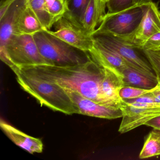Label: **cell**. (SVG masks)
<instances>
[{
    "instance_id": "6da1fadb",
    "label": "cell",
    "mask_w": 160,
    "mask_h": 160,
    "mask_svg": "<svg viewBox=\"0 0 160 160\" xmlns=\"http://www.w3.org/2000/svg\"><path fill=\"white\" fill-rule=\"evenodd\" d=\"M19 69L22 72L56 83L63 88L75 91L98 103L119 108L104 95L102 87L104 68L92 59L84 64L73 66L43 65Z\"/></svg>"
},
{
    "instance_id": "7a4b0ae2",
    "label": "cell",
    "mask_w": 160,
    "mask_h": 160,
    "mask_svg": "<svg viewBox=\"0 0 160 160\" xmlns=\"http://www.w3.org/2000/svg\"><path fill=\"white\" fill-rule=\"evenodd\" d=\"M12 70L20 87L37 100L41 105L67 115L78 114L77 106L59 85L22 72L17 67Z\"/></svg>"
},
{
    "instance_id": "3957f363",
    "label": "cell",
    "mask_w": 160,
    "mask_h": 160,
    "mask_svg": "<svg viewBox=\"0 0 160 160\" xmlns=\"http://www.w3.org/2000/svg\"><path fill=\"white\" fill-rule=\"evenodd\" d=\"M33 37L41 55L50 65L73 66L92 59L89 52L69 44L49 33L47 30L35 33Z\"/></svg>"
},
{
    "instance_id": "277c9868",
    "label": "cell",
    "mask_w": 160,
    "mask_h": 160,
    "mask_svg": "<svg viewBox=\"0 0 160 160\" xmlns=\"http://www.w3.org/2000/svg\"><path fill=\"white\" fill-rule=\"evenodd\" d=\"M1 60L11 69L16 66L19 69L50 63L41 55L32 35L12 36L0 54Z\"/></svg>"
},
{
    "instance_id": "5b68a950",
    "label": "cell",
    "mask_w": 160,
    "mask_h": 160,
    "mask_svg": "<svg viewBox=\"0 0 160 160\" xmlns=\"http://www.w3.org/2000/svg\"><path fill=\"white\" fill-rule=\"evenodd\" d=\"M143 13V5L133 6L117 12L107 13L92 33L107 34L119 39L125 38L137 28Z\"/></svg>"
},
{
    "instance_id": "8992f818",
    "label": "cell",
    "mask_w": 160,
    "mask_h": 160,
    "mask_svg": "<svg viewBox=\"0 0 160 160\" xmlns=\"http://www.w3.org/2000/svg\"><path fill=\"white\" fill-rule=\"evenodd\" d=\"M49 33L80 50L89 52L93 45L92 33L82 23L67 12L53 25Z\"/></svg>"
},
{
    "instance_id": "52a82bcc",
    "label": "cell",
    "mask_w": 160,
    "mask_h": 160,
    "mask_svg": "<svg viewBox=\"0 0 160 160\" xmlns=\"http://www.w3.org/2000/svg\"><path fill=\"white\" fill-rule=\"evenodd\" d=\"M143 6V17L137 28L131 35L120 39L139 50L150 37L160 32V11L157 4L152 2Z\"/></svg>"
},
{
    "instance_id": "ba28073f",
    "label": "cell",
    "mask_w": 160,
    "mask_h": 160,
    "mask_svg": "<svg viewBox=\"0 0 160 160\" xmlns=\"http://www.w3.org/2000/svg\"><path fill=\"white\" fill-rule=\"evenodd\" d=\"M92 38L118 53L131 67L152 76H156L149 62L132 47L119 38L107 34L92 33Z\"/></svg>"
},
{
    "instance_id": "9c48e42d",
    "label": "cell",
    "mask_w": 160,
    "mask_h": 160,
    "mask_svg": "<svg viewBox=\"0 0 160 160\" xmlns=\"http://www.w3.org/2000/svg\"><path fill=\"white\" fill-rule=\"evenodd\" d=\"M122 112V120L118 132L124 133L132 131L155 117L160 115V107L146 108L128 104L122 99L120 107Z\"/></svg>"
},
{
    "instance_id": "30bf717a",
    "label": "cell",
    "mask_w": 160,
    "mask_h": 160,
    "mask_svg": "<svg viewBox=\"0 0 160 160\" xmlns=\"http://www.w3.org/2000/svg\"><path fill=\"white\" fill-rule=\"evenodd\" d=\"M72 102L77 106L78 114L107 119L122 118L120 108L110 107L98 103L84 97L75 91L64 88Z\"/></svg>"
},
{
    "instance_id": "8fae6325",
    "label": "cell",
    "mask_w": 160,
    "mask_h": 160,
    "mask_svg": "<svg viewBox=\"0 0 160 160\" xmlns=\"http://www.w3.org/2000/svg\"><path fill=\"white\" fill-rule=\"evenodd\" d=\"M27 3L28 0H16L0 18V54L5 51L7 43L13 36L18 18Z\"/></svg>"
},
{
    "instance_id": "7c38bea8",
    "label": "cell",
    "mask_w": 160,
    "mask_h": 160,
    "mask_svg": "<svg viewBox=\"0 0 160 160\" xmlns=\"http://www.w3.org/2000/svg\"><path fill=\"white\" fill-rule=\"evenodd\" d=\"M103 68L104 76L102 85L103 93L110 102L120 108L122 100L120 96V92L125 86L123 76L118 69Z\"/></svg>"
},
{
    "instance_id": "4fadbf2b",
    "label": "cell",
    "mask_w": 160,
    "mask_h": 160,
    "mask_svg": "<svg viewBox=\"0 0 160 160\" xmlns=\"http://www.w3.org/2000/svg\"><path fill=\"white\" fill-rule=\"evenodd\" d=\"M0 127L14 143L29 153L33 154L42 152L43 145L40 138L28 135L2 119L0 121Z\"/></svg>"
},
{
    "instance_id": "5bb4252c",
    "label": "cell",
    "mask_w": 160,
    "mask_h": 160,
    "mask_svg": "<svg viewBox=\"0 0 160 160\" xmlns=\"http://www.w3.org/2000/svg\"><path fill=\"white\" fill-rule=\"evenodd\" d=\"M92 38V48L89 52L93 60L103 67L114 68L120 71L127 65V62L118 53ZM130 66V65H129Z\"/></svg>"
},
{
    "instance_id": "9a60e30c",
    "label": "cell",
    "mask_w": 160,
    "mask_h": 160,
    "mask_svg": "<svg viewBox=\"0 0 160 160\" xmlns=\"http://www.w3.org/2000/svg\"><path fill=\"white\" fill-rule=\"evenodd\" d=\"M44 30L45 29L29 5L28 1L27 5L18 18L14 35H33Z\"/></svg>"
},
{
    "instance_id": "2e32d148",
    "label": "cell",
    "mask_w": 160,
    "mask_h": 160,
    "mask_svg": "<svg viewBox=\"0 0 160 160\" xmlns=\"http://www.w3.org/2000/svg\"><path fill=\"white\" fill-rule=\"evenodd\" d=\"M123 76L125 86H132L151 89L158 84L156 76H152L138 71L129 65L121 71Z\"/></svg>"
},
{
    "instance_id": "e0dca14e",
    "label": "cell",
    "mask_w": 160,
    "mask_h": 160,
    "mask_svg": "<svg viewBox=\"0 0 160 160\" xmlns=\"http://www.w3.org/2000/svg\"><path fill=\"white\" fill-rule=\"evenodd\" d=\"M107 3L104 0H90L84 14L82 23L92 34L98 28L106 14Z\"/></svg>"
},
{
    "instance_id": "ac0fdd59",
    "label": "cell",
    "mask_w": 160,
    "mask_h": 160,
    "mask_svg": "<svg viewBox=\"0 0 160 160\" xmlns=\"http://www.w3.org/2000/svg\"><path fill=\"white\" fill-rule=\"evenodd\" d=\"M29 5L34 12L45 30H50L58 18L49 12L45 0H28Z\"/></svg>"
},
{
    "instance_id": "d6986e66",
    "label": "cell",
    "mask_w": 160,
    "mask_h": 160,
    "mask_svg": "<svg viewBox=\"0 0 160 160\" xmlns=\"http://www.w3.org/2000/svg\"><path fill=\"white\" fill-rule=\"evenodd\" d=\"M160 155V131L153 129L146 138L139 153L140 159Z\"/></svg>"
},
{
    "instance_id": "ffe728a7",
    "label": "cell",
    "mask_w": 160,
    "mask_h": 160,
    "mask_svg": "<svg viewBox=\"0 0 160 160\" xmlns=\"http://www.w3.org/2000/svg\"><path fill=\"white\" fill-rule=\"evenodd\" d=\"M90 0H70L68 9L71 14L82 23L84 14Z\"/></svg>"
},
{
    "instance_id": "44dd1931",
    "label": "cell",
    "mask_w": 160,
    "mask_h": 160,
    "mask_svg": "<svg viewBox=\"0 0 160 160\" xmlns=\"http://www.w3.org/2000/svg\"><path fill=\"white\" fill-rule=\"evenodd\" d=\"M152 89H147L132 86H124L120 92V96L123 100L135 99L150 92Z\"/></svg>"
},
{
    "instance_id": "7402d4cb",
    "label": "cell",
    "mask_w": 160,
    "mask_h": 160,
    "mask_svg": "<svg viewBox=\"0 0 160 160\" xmlns=\"http://www.w3.org/2000/svg\"><path fill=\"white\" fill-rule=\"evenodd\" d=\"M107 13L117 12L134 6V0H108L107 3Z\"/></svg>"
},
{
    "instance_id": "603a6c76",
    "label": "cell",
    "mask_w": 160,
    "mask_h": 160,
    "mask_svg": "<svg viewBox=\"0 0 160 160\" xmlns=\"http://www.w3.org/2000/svg\"><path fill=\"white\" fill-rule=\"evenodd\" d=\"M142 51L156 75L158 81H160V53L150 50Z\"/></svg>"
},
{
    "instance_id": "cb8c5ba5",
    "label": "cell",
    "mask_w": 160,
    "mask_h": 160,
    "mask_svg": "<svg viewBox=\"0 0 160 160\" xmlns=\"http://www.w3.org/2000/svg\"><path fill=\"white\" fill-rule=\"evenodd\" d=\"M69 11L68 3L64 0H56L49 9L50 13L59 19Z\"/></svg>"
},
{
    "instance_id": "d4e9b609",
    "label": "cell",
    "mask_w": 160,
    "mask_h": 160,
    "mask_svg": "<svg viewBox=\"0 0 160 160\" xmlns=\"http://www.w3.org/2000/svg\"><path fill=\"white\" fill-rule=\"evenodd\" d=\"M160 51V32L152 36L144 44L141 50Z\"/></svg>"
},
{
    "instance_id": "484cf974",
    "label": "cell",
    "mask_w": 160,
    "mask_h": 160,
    "mask_svg": "<svg viewBox=\"0 0 160 160\" xmlns=\"http://www.w3.org/2000/svg\"><path fill=\"white\" fill-rule=\"evenodd\" d=\"M16 0H5V1L2 2L0 6V18H2L8 9Z\"/></svg>"
},
{
    "instance_id": "4316f807",
    "label": "cell",
    "mask_w": 160,
    "mask_h": 160,
    "mask_svg": "<svg viewBox=\"0 0 160 160\" xmlns=\"http://www.w3.org/2000/svg\"><path fill=\"white\" fill-rule=\"evenodd\" d=\"M145 125L160 131V115L150 120Z\"/></svg>"
},
{
    "instance_id": "83f0119b",
    "label": "cell",
    "mask_w": 160,
    "mask_h": 160,
    "mask_svg": "<svg viewBox=\"0 0 160 160\" xmlns=\"http://www.w3.org/2000/svg\"><path fill=\"white\" fill-rule=\"evenodd\" d=\"M151 93L154 97L156 102L160 103V81H158V84L152 89Z\"/></svg>"
},
{
    "instance_id": "f1b7e54d",
    "label": "cell",
    "mask_w": 160,
    "mask_h": 160,
    "mask_svg": "<svg viewBox=\"0 0 160 160\" xmlns=\"http://www.w3.org/2000/svg\"><path fill=\"white\" fill-rule=\"evenodd\" d=\"M152 2V0H134V6H142Z\"/></svg>"
},
{
    "instance_id": "f546056e",
    "label": "cell",
    "mask_w": 160,
    "mask_h": 160,
    "mask_svg": "<svg viewBox=\"0 0 160 160\" xmlns=\"http://www.w3.org/2000/svg\"><path fill=\"white\" fill-rule=\"evenodd\" d=\"M55 1L56 0H45L46 2L47 5L48 7V9L52 6Z\"/></svg>"
},
{
    "instance_id": "4dcf8cb0",
    "label": "cell",
    "mask_w": 160,
    "mask_h": 160,
    "mask_svg": "<svg viewBox=\"0 0 160 160\" xmlns=\"http://www.w3.org/2000/svg\"><path fill=\"white\" fill-rule=\"evenodd\" d=\"M64 1H65L68 4V2H70V0H64Z\"/></svg>"
},
{
    "instance_id": "1f68e13d",
    "label": "cell",
    "mask_w": 160,
    "mask_h": 160,
    "mask_svg": "<svg viewBox=\"0 0 160 160\" xmlns=\"http://www.w3.org/2000/svg\"><path fill=\"white\" fill-rule=\"evenodd\" d=\"M104 1L106 3H107V2L108 0H104Z\"/></svg>"
},
{
    "instance_id": "d6a6232c",
    "label": "cell",
    "mask_w": 160,
    "mask_h": 160,
    "mask_svg": "<svg viewBox=\"0 0 160 160\" xmlns=\"http://www.w3.org/2000/svg\"><path fill=\"white\" fill-rule=\"evenodd\" d=\"M155 52H156V51H155ZM158 53H160V51H158Z\"/></svg>"
},
{
    "instance_id": "836d02e7",
    "label": "cell",
    "mask_w": 160,
    "mask_h": 160,
    "mask_svg": "<svg viewBox=\"0 0 160 160\" xmlns=\"http://www.w3.org/2000/svg\"><path fill=\"white\" fill-rule=\"evenodd\" d=\"M159 3H160V0H159Z\"/></svg>"
}]
</instances>
